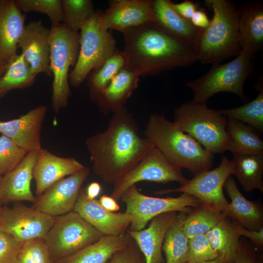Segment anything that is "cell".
Returning <instances> with one entry per match:
<instances>
[{"label": "cell", "mask_w": 263, "mask_h": 263, "mask_svg": "<svg viewBox=\"0 0 263 263\" xmlns=\"http://www.w3.org/2000/svg\"><path fill=\"white\" fill-rule=\"evenodd\" d=\"M213 17L203 30L197 47L198 60L204 65L220 63L242 51L238 31L239 9L227 0H206Z\"/></svg>", "instance_id": "cell-4"}, {"label": "cell", "mask_w": 263, "mask_h": 263, "mask_svg": "<svg viewBox=\"0 0 263 263\" xmlns=\"http://www.w3.org/2000/svg\"><path fill=\"white\" fill-rule=\"evenodd\" d=\"M145 181L163 184L176 182L182 186L188 179L184 176L182 169L171 164L153 147L132 169L113 184L111 196L118 201L128 188Z\"/></svg>", "instance_id": "cell-11"}, {"label": "cell", "mask_w": 263, "mask_h": 263, "mask_svg": "<svg viewBox=\"0 0 263 263\" xmlns=\"http://www.w3.org/2000/svg\"><path fill=\"white\" fill-rule=\"evenodd\" d=\"M171 5L181 17L189 21L194 12L199 7L198 3L188 0L178 3L171 1Z\"/></svg>", "instance_id": "cell-43"}, {"label": "cell", "mask_w": 263, "mask_h": 263, "mask_svg": "<svg viewBox=\"0 0 263 263\" xmlns=\"http://www.w3.org/2000/svg\"><path fill=\"white\" fill-rule=\"evenodd\" d=\"M47 113V107L38 106L19 118L0 121V133L27 151H39L41 149L40 133Z\"/></svg>", "instance_id": "cell-18"}, {"label": "cell", "mask_w": 263, "mask_h": 263, "mask_svg": "<svg viewBox=\"0 0 263 263\" xmlns=\"http://www.w3.org/2000/svg\"><path fill=\"white\" fill-rule=\"evenodd\" d=\"M36 77L23 55L17 54L0 77V97L12 90L30 87L34 84Z\"/></svg>", "instance_id": "cell-33"}, {"label": "cell", "mask_w": 263, "mask_h": 263, "mask_svg": "<svg viewBox=\"0 0 263 263\" xmlns=\"http://www.w3.org/2000/svg\"><path fill=\"white\" fill-rule=\"evenodd\" d=\"M227 118L206 103L189 101L176 108L173 122L183 132L213 153L226 151L229 136L226 130Z\"/></svg>", "instance_id": "cell-5"}, {"label": "cell", "mask_w": 263, "mask_h": 263, "mask_svg": "<svg viewBox=\"0 0 263 263\" xmlns=\"http://www.w3.org/2000/svg\"><path fill=\"white\" fill-rule=\"evenodd\" d=\"M85 144L94 174L113 184L154 147L140 135L134 117L125 106L113 113L104 131L88 137Z\"/></svg>", "instance_id": "cell-1"}, {"label": "cell", "mask_w": 263, "mask_h": 263, "mask_svg": "<svg viewBox=\"0 0 263 263\" xmlns=\"http://www.w3.org/2000/svg\"><path fill=\"white\" fill-rule=\"evenodd\" d=\"M51 30L42 21L34 20L25 25L19 40L18 48L21 50L33 73L51 76L50 67Z\"/></svg>", "instance_id": "cell-17"}, {"label": "cell", "mask_w": 263, "mask_h": 263, "mask_svg": "<svg viewBox=\"0 0 263 263\" xmlns=\"http://www.w3.org/2000/svg\"><path fill=\"white\" fill-rule=\"evenodd\" d=\"M231 173L247 192H263V155H234L230 160Z\"/></svg>", "instance_id": "cell-29"}, {"label": "cell", "mask_w": 263, "mask_h": 263, "mask_svg": "<svg viewBox=\"0 0 263 263\" xmlns=\"http://www.w3.org/2000/svg\"><path fill=\"white\" fill-rule=\"evenodd\" d=\"M90 173L82 169L57 181L37 198L33 207L54 217L73 211L81 186Z\"/></svg>", "instance_id": "cell-14"}, {"label": "cell", "mask_w": 263, "mask_h": 263, "mask_svg": "<svg viewBox=\"0 0 263 263\" xmlns=\"http://www.w3.org/2000/svg\"><path fill=\"white\" fill-rule=\"evenodd\" d=\"M38 151H29L21 162L13 170L3 175L0 192L4 203L29 201L35 203L37 198L31 190L33 170Z\"/></svg>", "instance_id": "cell-21"}, {"label": "cell", "mask_w": 263, "mask_h": 263, "mask_svg": "<svg viewBox=\"0 0 263 263\" xmlns=\"http://www.w3.org/2000/svg\"><path fill=\"white\" fill-rule=\"evenodd\" d=\"M226 130L229 136L226 150L234 155H263V141L253 127L227 118Z\"/></svg>", "instance_id": "cell-28"}, {"label": "cell", "mask_w": 263, "mask_h": 263, "mask_svg": "<svg viewBox=\"0 0 263 263\" xmlns=\"http://www.w3.org/2000/svg\"><path fill=\"white\" fill-rule=\"evenodd\" d=\"M206 236L219 256L235 261L240 236L231 219L224 217Z\"/></svg>", "instance_id": "cell-31"}, {"label": "cell", "mask_w": 263, "mask_h": 263, "mask_svg": "<svg viewBox=\"0 0 263 263\" xmlns=\"http://www.w3.org/2000/svg\"><path fill=\"white\" fill-rule=\"evenodd\" d=\"M218 257L206 234L198 235L189 239L188 262L209 261Z\"/></svg>", "instance_id": "cell-40"}, {"label": "cell", "mask_w": 263, "mask_h": 263, "mask_svg": "<svg viewBox=\"0 0 263 263\" xmlns=\"http://www.w3.org/2000/svg\"><path fill=\"white\" fill-rule=\"evenodd\" d=\"M15 2L22 12H34L46 15L52 25L62 22L61 0H15Z\"/></svg>", "instance_id": "cell-37"}, {"label": "cell", "mask_w": 263, "mask_h": 263, "mask_svg": "<svg viewBox=\"0 0 263 263\" xmlns=\"http://www.w3.org/2000/svg\"><path fill=\"white\" fill-rule=\"evenodd\" d=\"M187 214L179 212L166 232L162 246L166 263L188 262L189 239L184 228V221Z\"/></svg>", "instance_id": "cell-30"}, {"label": "cell", "mask_w": 263, "mask_h": 263, "mask_svg": "<svg viewBox=\"0 0 263 263\" xmlns=\"http://www.w3.org/2000/svg\"><path fill=\"white\" fill-rule=\"evenodd\" d=\"M232 174L230 161L223 156L217 168L207 170L194 176L191 180L179 188L166 189L155 192L156 194L182 192L197 198L201 205L210 207L222 213L226 211L229 202L223 192L224 185Z\"/></svg>", "instance_id": "cell-12"}, {"label": "cell", "mask_w": 263, "mask_h": 263, "mask_svg": "<svg viewBox=\"0 0 263 263\" xmlns=\"http://www.w3.org/2000/svg\"><path fill=\"white\" fill-rule=\"evenodd\" d=\"M23 243L0 230V263H16L18 253Z\"/></svg>", "instance_id": "cell-41"}, {"label": "cell", "mask_w": 263, "mask_h": 263, "mask_svg": "<svg viewBox=\"0 0 263 263\" xmlns=\"http://www.w3.org/2000/svg\"><path fill=\"white\" fill-rule=\"evenodd\" d=\"M107 263H145V261L142 252L131 237L127 245L115 252Z\"/></svg>", "instance_id": "cell-42"}, {"label": "cell", "mask_w": 263, "mask_h": 263, "mask_svg": "<svg viewBox=\"0 0 263 263\" xmlns=\"http://www.w3.org/2000/svg\"><path fill=\"white\" fill-rule=\"evenodd\" d=\"M103 236L78 213L72 211L56 217L45 241L55 262L96 242Z\"/></svg>", "instance_id": "cell-10"}, {"label": "cell", "mask_w": 263, "mask_h": 263, "mask_svg": "<svg viewBox=\"0 0 263 263\" xmlns=\"http://www.w3.org/2000/svg\"><path fill=\"white\" fill-rule=\"evenodd\" d=\"M9 63L0 60V77L5 71Z\"/></svg>", "instance_id": "cell-50"}, {"label": "cell", "mask_w": 263, "mask_h": 263, "mask_svg": "<svg viewBox=\"0 0 263 263\" xmlns=\"http://www.w3.org/2000/svg\"><path fill=\"white\" fill-rule=\"evenodd\" d=\"M73 211L105 236H120L130 226L132 217L126 213L110 212L105 209L96 199H90L86 188H81Z\"/></svg>", "instance_id": "cell-16"}, {"label": "cell", "mask_w": 263, "mask_h": 263, "mask_svg": "<svg viewBox=\"0 0 263 263\" xmlns=\"http://www.w3.org/2000/svg\"><path fill=\"white\" fill-rule=\"evenodd\" d=\"M120 200L126 205L125 213L132 217L128 230L144 229L153 218L162 213L175 211L188 214L191 207L201 205L195 197L183 193L177 197L159 198L142 193L136 185L128 188Z\"/></svg>", "instance_id": "cell-9"}, {"label": "cell", "mask_w": 263, "mask_h": 263, "mask_svg": "<svg viewBox=\"0 0 263 263\" xmlns=\"http://www.w3.org/2000/svg\"><path fill=\"white\" fill-rule=\"evenodd\" d=\"M25 19L15 0H0V60L9 63L18 54Z\"/></svg>", "instance_id": "cell-22"}, {"label": "cell", "mask_w": 263, "mask_h": 263, "mask_svg": "<svg viewBox=\"0 0 263 263\" xmlns=\"http://www.w3.org/2000/svg\"><path fill=\"white\" fill-rule=\"evenodd\" d=\"M101 12L96 10L80 29L77 59L69 75V82L74 87L81 85L91 72L103 63L116 50L113 34L101 23Z\"/></svg>", "instance_id": "cell-8"}, {"label": "cell", "mask_w": 263, "mask_h": 263, "mask_svg": "<svg viewBox=\"0 0 263 263\" xmlns=\"http://www.w3.org/2000/svg\"><path fill=\"white\" fill-rule=\"evenodd\" d=\"M224 217L222 212L201 205L187 215L184 221V228L189 239L206 234Z\"/></svg>", "instance_id": "cell-34"}, {"label": "cell", "mask_w": 263, "mask_h": 263, "mask_svg": "<svg viewBox=\"0 0 263 263\" xmlns=\"http://www.w3.org/2000/svg\"><path fill=\"white\" fill-rule=\"evenodd\" d=\"M50 67L53 77L52 108L56 113L65 108L71 95L69 69L74 67L79 51V34L63 23L50 29Z\"/></svg>", "instance_id": "cell-7"}, {"label": "cell", "mask_w": 263, "mask_h": 263, "mask_svg": "<svg viewBox=\"0 0 263 263\" xmlns=\"http://www.w3.org/2000/svg\"><path fill=\"white\" fill-rule=\"evenodd\" d=\"M100 205L107 210L116 212L120 209V206L116 201L111 196L103 195L98 200Z\"/></svg>", "instance_id": "cell-47"}, {"label": "cell", "mask_w": 263, "mask_h": 263, "mask_svg": "<svg viewBox=\"0 0 263 263\" xmlns=\"http://www.w3.org/2000/svg\"><path fill=\"white\" fill-rule=\"evenodd\" d=\"M224 188L231 199L224 215L250 230L263 228V209L261 202L246 199L239 189L230 175L226 180Z\"/></svg>", "instance_id": "cell-23"}, {"label": "cell", "mask_w": 263, "mask_h": 263, "mask_svg": "<svg viewBox=\"0 0 263 263\" xmlns=\"http://www.w3.org/2000/svg\"><path fill=\"white\" fill-rule=\"evenodd\" d=\"M186 263H235V261L229 260L224 257L219 256L215 259L199 263L187 262Z\"/></svg>", "instance_id": "cell-49"}, {"label": "cell", "mask_w": 263, "mask_h": 263, "mask_svg": "<svg viewBox=\"0 0 263 263\" xmlns=\"http://www.w3.org/2000/svg\"><path fill=\"white\" fill-rule=\"evenodd\" d=\"M144 135L171 164L194 176L209 170L213 165V154L163 114L150 115Z\"/></svg>", "instance_id": "cell-3"}, {"label": "cell", "mask_w": 263, "mask_h": 263, "mask_svg": "<svg viewBox=\"0 0 263 263\" xmlns=\"http://www.w3.org/2000/svg\"><path fill=\"white\" fill-rule=\"evenodd\" d=\"M235 263H255L249 249L243 245L241 241L235 256Z\"/></svg>", "instance_id": "cell-46"}, {"label": "cell", "mask_w": 263, "mask_h": 263, "mask_svg": "<svg viewBox=\"0 0 263 263\" xmlns=\"http://www.w3.org/2000/svg\"><path fill=\"white\" fill-rule=\"evenodd\" d=\"M1 178H2V175H1L0 172V184L1 180Z\"/></svg>", "instance_id": "cell-53"}, {"label": "cell", "mask_w": 263, "mask_h": 263, "mask_svg": "<svg viewBox=\"0 0 263 263\" xmlns=\"http://www.w3.org/2000/svg\"><path fill=\"white\" fill-rule=\"evenodd\" d=\"M2 206L0 207V224L1 213H2Z\"/></svg>", "instance_id": "cell-52"}, {"label": "cell", "mask_w": 263, "mask_h": 263, "mask_svg": "<svg viewBox=\"0 0 263 263\" xmlns=\"http://www.w3.org/2000/svg\"><path fill=\"white\" fill-rule=\"evenodd\" d=\"M101 190V187L98 183L92 182L86 188L87 197L90 199H95L96 197L100 194Z\"/></svg>", "instance_id": "cell-48"}, {"label": "cell", "mask_w": 263, "mask_h": 263, "mask_svg": "<svg viewBox=\"0 0 263 263\" xmlns=\"http://www.w3.org/2000/svg\"><path fill=\"white\" fill-rule=\"evenodd\" d=\"M131 236L126 232L120 236H103L96 242L55 263H107L117 251L125 247Z\"/></svg>", "instance_id": "cell-27"}, {"label": "cell", "mask_w": 263, "mask_h": 263, "mask_svg": "<svg viewBox=\"0 0 263 263\" xmlns=\"http://www.w3.org/2000/svg\"><path fill=\"white\" fill-rule=\"evenodd\" d=\"M63 23L69 29L78 32L95 12L91 0H61Z\"/></svg>", "instance_id": "cell-36"}, {"label": "cell", "mask_w": 263, "mask_h": 263, "mask_svg": "<svg viewBox=\"0 0 263 263\" xmlns=\"http://www.w3.org/2000/svg\"><path fill=\"white\" fill-rule=\"evenodd\" d=\"M236 230L239 235L249 238L257 246L261 247L263 245V228L259 230H250L241 226L232 220Z\"/></svg>", "instance_id": "cell-44"}, {"label": "cell", "mask_w": 263, "mask_h": 263, "mask_svg": "<svg viewBox=\"0 0 263 263\" xmlns=\"http://www.w3.org/2000/svg\"><path fill=\"white\" fill-rule=\"evenodd\" d=\"M85 166L73 157L56 155L46 149L38 151L33 170L36 194L39 196L52 185L82 169Z\"/></svg>", "instance_id": "cell-19"}, {"label": "cell", "mask_w": 263, "mask_h": 263, "mask_svg": "<svg viewBox=\"0 0 263 263\" xmlns=\"http://www.w3.org/2000/svg\"><path fill=\"white\" fill-rule=\"evenodd\" d=\"M238 31L242 50L254 55L263 45V7L251 3L239 9Z\"/></svg>", "instance_id": "cell-26"}, {"label": "cell", "mask_w": 263, "mask_h": 263, "mask_svg": "<svg viewBox=\"0 0 263 263\" xmlns=\"http://www.w3.org/2000/svg\"><path fill=\"white\" fill-rule=\"evenodd\" d=\"M125 67L123 52L117 49L103 63L89 74L87 85L91 99L96 102L102 91Z\"/></svg>", "instance_id": "cell-32"}, {"label": "cell", "mask_w": 263, "mask_h": 263, "mask_svg": "<svg viewBox=\"0 0 263 263\" xmlns=\"http://www.w3.org/2000/svg\"><path fill=\"white\" fill-rule=\"evenodd\" d=\"M220 113L226 118L235 119L263 132V88H260L256 97L244 105L229 109H221Z\"/></svg>", "instance_id": "cell-35"}, {"label": "cell", "mask_w": 263, "mask_h": 263, "mask_svg": "<svg viewBox=\"0 0 263 263\" xmlns=\"http://www.w3.org/2000/svg\"><path fill=\"white\" fill-rule=\"evenodd\" d=\"M152 0H111L101 11L100 20L107 29L123 33L141 24L154 22Z\"/></svg>", "instance_id": "cell-15"}, {"label": "cell", "mask_w": 263, "mask_h": 263, "mask_svg": "<svg viewBox=\"0 0 263 263\" xmlns=\"http://www.w3.org/2000/svg\"><path fill=\"white\" fill-rule=\"evenodd\" d=\"M16 263H55L44 239L24 242L18 253Z\"/></svg>", "instance_id": "cell-39"}, {"label": "cell", "mask_w": 263, "mask_h": 263, "mask_svg": "<svg viewBox=\"0 0 263 263\" xmlns=\"http://www.w3.org/2000/svg\"><path fill=\"white\" fill-rule=\"evenodd\" d=\"M125 68L139 76L156 75L198 60L196 49L169 35L155 22L123 33Z\"/></svg>", "instance_id": "cell-2"}, {"label": "cell", "mask_w": 263, "mask_h": 263, "mask_svg": "<svg viewBox=\"0 0 263 263\" xmlns=\"http://www.w3.org/2000/svg\"><path fill=\"white\" fill-rule=\"evenodd\" d=\"M177 215L175 211L163 213L153 218L147 228L127 231L142 252L145 263L163 262L162 251L165 237Z\"/></svg>", "instance_id": "cell-20"}, {"label": "cell", "mask_w": 263, "mask_h": 263, "mask_svg": "<svg viewBox=\"0 0 263 263\" xmlns=\"http://www.w3.org/2000/svg\"><path fill=\"white\" fill-rule=\"evenodd\" d=\"M153 11L154 22L159 27L197 50L202 31L181 17L172 7L170 0H153Z\"/></svg>", "instance_id": "cell-24"}, {"label": "cell", "mask_w": 263, "mask_h": 263, "mask_svg": "<svg viewBox=\"0 0 263 263\" xmlns=\"http://www.w3.org/2000/svg\"><path fill=\"white\" fill-rule=\"evenodd\" d=\"M28 152L10 138L0 135V172L2 176L15 169Z\"/></svg>", "instance_id": "cell-38"}, {"label": "cell", "mask_w": 263, "mask_h": 263, "mask_svg": "<svg viewBox=\"0 0 263 263\" xmlns=\"http://www.w3.org/2000/svg\"><path fill=\"white\" fill-rule=\"evenodd\" d=\"M55 218L20 203L10 207L2 206L0 230L22 243L35 239H45Z\"/></svg>", "instance_id": "cell-13"}, {"label": "cell", "mask_w": 263, "mask_h": 263, "mask_svg": "<svg viewBox=\"0 0 263 263\" xmlns=\"http://www.w3.org/2000/svg\"><path fill=\"white\" fill-rule=\"evenodd\" d=\"M4 204L1 195V193L0 192V207H2V205Z\"/></svg>", "instance_id": "cell-51"}, {"label": "cell", "mask_w": 263, "mask_h": 263, "mask_svg": "<svg viewBox=\"0 0 263 263\" xmlns=\"http://www.w3.org/2000/svg\"><path fill=\"white\" fill-rule=\"evenodd\" d=\"M190 22L196 28L203 31L209 25L210 20L203 9L198 8L190 19Z\"/></svg>", "instance_id": "cell-45"}, {"label": "cell", "mask_w": 263, "mask_h": 263, "mask_svg": "<svg viewBox=\"0 0 263 263\" xmlns=\"http://www.w3.org/2000/svg\"><path fill=\"white\" fill-rule=\"evenodd\" d=\"M262 263V262L261 261H259L258 263L257 262V263Z\"/></svg>", "instance_id": "cell-54"}, {"label": "cell", "mask_w": 263, "mask_h": 263, "mask_svg": "<svg viewBox=\"0 0 263 263\" xmlns=\"http://www.w3.org/2000/svg\"><path fill=\"white\" fill-rule=\"evenodd\" d=\"M254 56L242 50L232 61L212 64L205 75L187 82L186 86L193 92L192 101L207 103L210 97L220 92L231 93L246 101L244 85L252 72Z\"/></svg>", "instance_id": "cell-6"}, {"label": "cell", "mask_w": 263, "mask_h": 263, "mask_svg": "<svg viewBox=\"0 0 263 263\" xmlns=\"http://www.w3.org/2000/svg\"><path fill=\"white\" fill-rule=\"evenodd\" d=\"M139 76L124 67L102 91L96 102L100 112L107 114L114 113L124 107L137 88Z\"/></svg>", "instance_id": "cell-25"}]
</instances>
